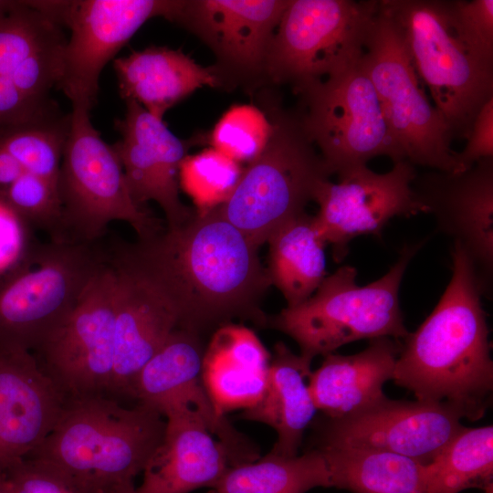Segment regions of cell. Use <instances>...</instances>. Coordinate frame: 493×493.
I'll list each match as a JSON object with an SVG mask.
<instances>
[{"instance_id":"1","label":"cell","mask_w":493,"mask_h":493,"mask_svg":"<svg viewBox=\"0 0 493 493\" xmlns=\"http://www.w3.org/2000/svg\"><path fill=\"white\" fill-rule=\"evenodd\" d=\"M124 247L175 301L178 327L200 334L235 318L266 323L259 304L271 284L259 248L218 207Z\"/></svg>"},{"instance_id":"2","label":"cell","mask_w":493,"mask_h":493,"mask_svg":"<svg viewBox=\"0 0 493 493\" xmlns=\"http://www.w3.org/2000/svg\"><path fill=\"white\" fill-rule=\"evenodd\" d=\"M451 257V279L431 314L403 340L393 381L417 401L446 404L477 421L492 400L489 331L468 255L454 242Z\"/></svg>"},{"instance_id":"3","label":"cell","mask_w":493,"mask_h":493,"mask_svg":"<svg viewBox=\"0 0 493 493\" xmlns=\"http://www.w3.org/2000/svg\"><path fill=\"white\" fill-rule=\"evenodd\" d=\"M166 420L139 403L107 395L67 400L50 434L28 456L115 493H134V478L161 443ZM26 458V457H25Z\"/></svg>"},{"instance_id":"4","label":"cell","mask_w":493,"mask_h":493,"mask_svg":"<svg viewBox=\"0 0 493 493\" xmlns=\"http://www.w3.org/2000/svg\"><path fill=\"white\" fill-rule=\"evenodd\" d=\"M396 25L421 82L453 138L467 139L482 106L493 98V55L461 27L452 0H380Z\"/></svg>"},{"instance_id":"5","label":"cell","mask_w":493,"mask_h":493,"mask_svg":"<svg viewBox=\"0 0 493 493\" xmlns=\"http://www.w3.org/2000/svg\"><path fill=\"white\" fill-rule=\"evenodd\" d=\"M420 246H405L390 270L366 286L357 284L353 267H340L326 276L304 302L283 309L272 319V326L293 339L299 354L310 362L362 339L404 340L409 331L399 304V288Z\"/></svg>"},{"instance_id":"6","label":"cell","mask_w":493,"mask_h":493,"mask_svg":"<svg viewBox=\"0 0 493 493\" xmlns=\"http://www.w3.org/2000/svg\"><path fill=\"white\" fill-rule=\"evenodd\" d=\"M270 138L244 167L222 215L259 248L281 226L305 212L319 184L330 174L308 139L298 111L270 103Z\"/></svg>"},{"instance_id":"7","label":"cell","mask_w":493,"mask_h":493,"mask_svg":"<svg viewBox=\"0 0 493 493\" xmlns=\"http://www.w3.org/2000/svg\"><path fill=\"white\" fill-rule=\"evenodd\" d=\"M109 247L35 241L22 261L0 278V344L34 351L68 318Z\"/></svg>"},{"instance_id":"8","label":"cell","mask_w":493,"mask_h":493,"mask_svg":"<svg viewBox=\"0 0 493 493\" xmlns=\"http://www.w3.org/2000/svg\"><path fill=\"white\" fill-rule=\"evenodd\" d=\"M63 242L93 243L112 221L128 223L138 239L163 230L160 221L132 199L112 144L104 142L90 112L72 109L58 180Z\"/></svg>"},{"instance_id":"9","label":"cell","mask_w":493,"mask_h":493,"mask_svg":"<svg viewBox=\"0 0 493 493\" xmlns=\"http://www.w3.org/2000/svg\"><path fill=\"white\" fill-rule=\"evenodd\" d=\"M380 0H289L270 42L265 84L298 94L356 66Z\"/></svg>"},{"instance_id":"10","label":"cell","mask_w":493,"mask_h":493,"mask_svg":"<svg viewBox=\"0 0 493 493\" xmlns=\"http://www.w3.org/2000/svg\"><path fill=\"white\" fill-rule=\"evenodd\" d=\"M360 64L404 159L414 166L454 172L451 130L424 92L403 37L381 5Z\"/></svg>"},{"instance_id":"11","label":"cell","mask_w":493,"mask_h":493,"mask_svg":"<svg viewBox=\"0 0 493 493\" xmlns=\"http://www.w3.org/2000/svg\"><path fill=\"white\" fill-rule=\"evenodd\" d=\"M297 95L303 130L319 150L330 176L366 165L380 155L393 163L405 160L360 62Z\"/></svg>"},{"instance_id":"12","label":"cell","mask_w":493,"mask_h":493,"mask_svg":"<svg viewBox=\"0 0 493 493\" xmlns=\"http://www.w3.org/2000/svg\"><path fill=\"white\" fill-rule=\"evenodd\" d=\"M115 299L116 278L109 257L65 322L32 351L68 400L110 396Z\"/></svg>"},{"instance_id":"13","label":"cell","mask_w":493,"mask_h":493,"mask_svg":"<svg viewBox=\"0 0 493 493\" xmlns=\"http://www.w3.org/2000/svg\"><path fill=\"white\" fill-rule=\"evenodd\" d=\"M180 0L65 1L60 25L70 31L57 89L72 109L90 112L98 100L100 77L108 62L149 19L172 20Z\"/></svg>"},{"instance_id":"14","label":"cell","mask_w":493,"mask_h":493,"mask_svg":"<svg viewBox=\"0 0 493 493\" xmlns=\"http://www.w3.org/2000/svg\"><path fill=\"white\" fill-rule=\"evenodd\" d=\"M205 348L200 334L177 327L140 371L131 399L163 417L184 416L204 425L234 464L259 458L258 447L215 408L203 383Z\"/></svg>"},{"instance_id":"15","label":"cell","mask_w":493,"mask_h":493,"mask_svg":"<svg viewBox=\"0 0 493 493\" xmlns=\"http://www.w3.org/2000/svg\"><path fill=\"white\" fill-rule=\"evenodd\" d=\"M289 0H184L172 22L201 39L214 53L211 66L221 86L249 89L265 84L268 47Z\"/></svg>"},{"instance_id":"16","label":"cell","mask_w":493,"mask_h":493,"mask_svg":"<svg viewBox=\"0 0 493 493\" xmlns=\"http://www.w3.org/2000/svg\"><path fill=\"white\" fill-rule=\"evenodd\" d=\"M416 174L415 166L404 160L384 173L362 165L339 175L338 183L326 179L319 184L313 198L319 205L315 226L331 246L336 262L345 257L356 236L381 237L392 218L424 213L412 188Z\"/></svg>"},{"instance_id":"17","label":"cell","mask_w":493,"mask_h":493,"mask_svg":"<svg viewBox=\"0 0 493 493\" xmlns=\"http://www.w3.org/2000/svg\"><path fill=\"white\" fill-rule=\"evenodd\" d=\"M461 419L446 404L386 396L359 413L316 422L312 448L380 450L427 465L464 427Z\"/></svg>"},{"instance_id":"18","label":"cell","mask_w":493,"mask_h":493,"mask_svg":"<svg viewBox=\"0 0 493 493\" xmlns=\"http://www.w3.org/2000/svg\"><path fill=\"white\" fill-rule=\"evenodd\" d=\"M66 43L64 27L31 1L0 19V122L26 120L54 101Z\"/></svg>"},{"instance_id":"19","label":"cell","mask_w":493,"mask_h":493,"mask_svg":"<svg viewBox=\"0 0 493 493\" xmlns=\"http://www.w3.org/2000/svg\"><path fill=\"white\" fill-rule=\"evenodd\" d=\"M116 278L113 373L110 397L131 399L147 362L179 326L178 306L165 288L124 249L110 246Z\"/></svg>"},{"instance_id":"20","label":"cell","mask_w":493,"mask_h":493,"mask_svg":"<svg viewBox=\"0 0 493 493\" xmlns=\"http://www.w3.org/2000/svg\"><path fill=\"white\" fill-rule=\"evenodd\" d=\"M412 188L424 213L468 255L483 294L493 270V158L461 172L432 170L415 176Z\"/></svg>"},{"instance_id":"21","label":"cell","mask_w":493,"mask_h":493,"mask_svg":"<svg viewBox=\"0 0 493 493\" xmlns=\"http://www.w3.org/2000/svg\"><path fill=\"white\" fill-rule=\"evenodd\" d=\"M124 117L114 121L121 139L113 145L133 201L144 207L154 201L166 227L185 222L194 208L180 199V169L192 141L174 135L163 122L133 100H125Z\"/></svg>"},{"instance_id":"22","label":"cell","mask_w":493,"mask_h":493,"mask_svg":"<svg viewBox=\"0 0 493 493\" xmlns=\"http://www.w3.org/2000/svg\"><path fill=\"white\" fill-rule=\"evenodd\" d=\"M67 400L31 351L0 344V477L44 442Z\"/></svg>"},{"instance_id":"23","label":"cell","mask_w":493,"mask_h":493,"mask_svg":"<svg viewBox=\"0 0 493 493\" xmlns=\"http://www.w3.org/2000/svg\"><path fill=\"white\" fill-rule=\"evenodd\" d=\"M233 466L226 447L204 425L170 416L134 493H190L204 487L211 488Z\"/></svg>"},{"instance_id":"24","label":"cell","mask_w":493,"mask_h":493,"mask_svg":"<svg viewBox=\"0 0 493 493\" xmlns=\"http://www.w3.org/2000/svg\"><path fill=\"white\" fill-rule=\"evenodd\" d=\"M401 349V340L381 337L371 340L368 347L356 354L325 355L309 378L317 410L328 418H341L384 399L383 388L393 380Z\"/></svg>"},{"instance_id":"25","label":"cell","mask_w":493,"mask_h":493,"mask_svg":"<svg viewBox=\"0 0 493 493\" xmlns=\"http://www.w3.org/2000/svg\"><path fill=\"white\" fill-rule=\"evenodd\" d=\"M271 355L256 333L236 323L215 329L202 362L205 388L216 411L256 405L267 389Z\"/></svg>"},{"instance_id":"26","label":"cell","mask_w":493,"mask_h":493,"mask_svg":"<svg viewBox=\"0 0 493 493\" xmlns=\"http://www.w3.org/2000/svg\"><path fill=\"white\" fill-rule=\"evenodd\" d=\"M119 92L133 100L154 117L165 113L196 89L221 87L211 67L197 64L181 49L152 46L113 60Z\"/></svg>"},{"instance_id":"27","label":"cell","mask_w":493,"mask_h":493,"mask_svg":"<svg viewBox=\"0 0 493 493\" xmlns=\"http://www.w3.org/2000/svg\"><path fill=\"white\" fill-rule=\"evenodd\" d=\"M311 362L294 353L285 343L274 346L265 393L240 417L266 424L278 435L270 453L298 456L304 432L318 411L309 389Z\"/></svg>"},{"instance_id":"28","label":"cell","mask_w":493,"mask_h":493,"mask_svg":"<svg viewBox=\"0 0 493 493\" xmlns=\"http://www.w3.org/2000/svg\"><path fill=\"white\" fill-rule=\"evenodd\" d=\"M69 126L70 113L56 101L26 120L0 122V204L31 176L58 183Z\"/></svg>"},{"instance_id":"29","label":"cell","mask_w":493,"mask_h":493,"mask_svg":"<svg viewBox=\"0 0 493 493\" xmlns=\"http://www.w3.org/2000/svg\"><path fill=\"white\" fill-rule=\"evenodd\" d=\"M269 259L267 268L271 285L277 287L287 307L308 299L326 278L325 242L314 215L306 212L277 229L267 239Z\"/></svg>"},{"instance_id":"30","label":"cell","mask_w":493,"mask_h":493,"mask_svg":"<svg viewBox=\"0 0 493 493\" xmlns=\"http://www.w3.org/2000/svg\"><path fill=\"white\" fill-rule=\"evenodd\" d=\"M319 450L328 465L330 488L351 493H426L425 465L413 458L372 449Z\"/></svg>"},{"instance_id":"31","label":"cell","mask_w":493,"mask_h":493,"mask_svg":"<svg viewBox=\"0 0 493 493\" xmlns=\"http://www.w3.org/2000/svg\"><path fill=\"white\" fill-rule=\"evenodd\" d=\"M318 487L330 488V472L322 452L311 447L300 456L269 452L233 466L207 493H306Z\"/></svg>"},{"instance_id":"32","label":"cell","mask_w":493,"mask_h":493,"mask_svg":"<svg viewBox=\"0 0 493 493\" xmlns=\"http://www.w3.org/2000/svg\"><path fill=\"white\" fill-rule=\"evenodd\" d=\"M493 477V427H463L425 465L426 493L484 489Z\"/></svg>"},{"instance_id":"33","label":"cell","mask_w":493,"mask_h":493,"mask_svg":"<svg viewBox=\"0 0 493 493\" xmlns=\"http://www.w3.org/2000/svg\"><path fill=\"white\" fill-rule=\"evenodd\" d=\"M244 167L219 151L209 148L187 155L180 169V188L205 213L226 203L235 191Z\"/></svg>"},{"instance_id":"34","label":"cell","mask_w":493,"mask_h":493,"mask_svg":"<svg viewBox=\"0 0 493 493\" xmlns=\"http://www.w3.org/2000/svg\"><path fill=\"white\" fill-rule=\"evenodd\" d=\"M272 132L268 117L253 105H234L210 133L212 148L239 163H249L266 147Z\"/></svg>"},{"instance_id":"35","label":"cell","mask_w":493,"mask_h":493,"mask_svg":"<svg viewBox=\"0 0 493 493\" xmlns=\"http://www.w3.org/2000/svg\"><path fill=\"white\" fill-rule=\"evenodd\" d=\"M3 477L12 493H115L30 457L15 463Z\"/></svg>"},{"instance_id":"36","label":"cell","mask_w":493,"mask_h":493,"mask_svg":"<svg viewBox=\"0 0 493 493\" xmlns=\"http://www.w3.org/2000/svg\"><path fill=\"white\" fill-rule=\"evenodd\" d=\"M32 230L13 211L0 205V278L15 268L34 244Z\"/></svg>"},{"instance_id":"37","label":"cell","mask_w":493,"mask_h":493,"mask_svg":"<svg viewBox=\"0 0 493 493\" xmlns=\"http://www.w3.org/2000/svg\"><path fill=\"white\" fill-rule=\"evenodd\" d=\"M456 18L468 37L493 55V0H452Z\"/></svg>"},{"instance_id":"38","label":"cell","mask_w":493,"mask_h":493,"mask_svg":"<svg viewBox=\"0 0 493 493\" xmlns=\"http://www.w3.org/2000/svg\"><path fill=\"white\" fill-rule=\"evenodd\" d=\"M467 141L463 151L456 152L454 172L465 171L480 160L493 158V98L477 112Z\"/></svg>"},{"instance_id":"39","label":"cell","mask_w":493,"mask_h":493,"mask_svg":"<svg viewBox=\"0 0 493 493\" xmlns=\"http://www.w3.org/2000/svg\"><path fill=\"white\" fill-rule=\"evenodd\" d=\"M19 4V1L0 0V19L13 11Z\"/></svg>"},{"instance_id":"40","label":"cell","mask_w":493,"mask_h":493,"mask_svg":"<svg viewBox=\"0 0 493 493\" xmlns=\"http://www.w3.org/2000/svg\"><path fill=\"white\" fill-rule=\"evenodd\" d=\"M0 493H12L3 476L0 477Z\"/></svg>"},{"instance_id":"41","label":"cell","mask_w":493,"mask_h":493,"mask_svg":"<svg viewBox=\"0 0 493 493\" xmlns=\"http://www.w3.org/2000/svg\"><path fill=\"white\" fill-rule=\"evenodd\" d=\"M492 486H493V484H490V485H488V487H486V488H484L485 493H492V491H493Z\"/></svg>"}]
</instances>
